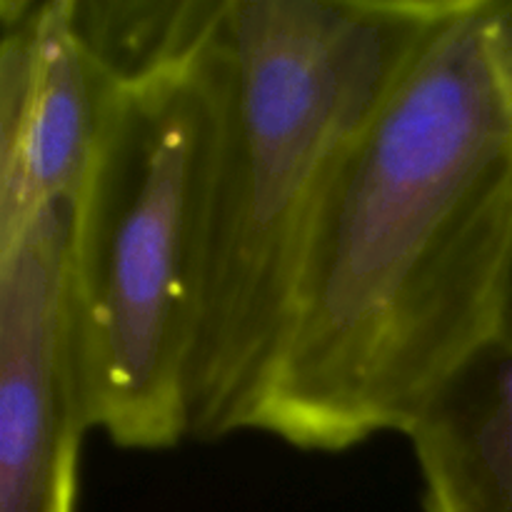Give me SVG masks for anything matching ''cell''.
<instances>
[{
    "label": "cell",
    "instance_id": "cell-8",
    "mask_svg": "<svg viewBox=\"0 0 512 512\" xmlns=\"http://www.w3.org/2000/svg\"><path fill=\"white\" fill-rule=\"evenodd\" d=\"M488 65L512 123V0H475Z\"/></svg>",
    "mask_w": 512,
    "mask_h": 512
},
{
    "label": "cell",
    "instance_id": "cell-4",
    "mask_svg": "<svg viewBox=\"0 0 512 512\" xmlns=\"http://www.w3.org/2000/svg\"><path fill=\"white\" fill-rule=\"evenodd\" d=\"M75 203L0 245V512H75L85 428L65 333Z\"/></svg>",
    "mask_w": 512,
    "mask_h": 512
},
{
    "label": "cell",
    "instance_id": "cell-2",
    "mask_svg": "<svg viewBox=\"0 0 512 512\" xmlns=\"http://www.w3.org/2000/svg\"><path fill=\"white\" fill-rule=\"evenodd\" d=\"M450 0H223L188 438L245 430L320 190Z\"/></svg>",
    "mask_w": 512,
    "mask_h": 512
},
{
    "label": "cell",
    "instance_id": "cell-1",
    "mask_svg": "<svg viewBox=\"0 0 512 512\" xmlns=\"http://www.w3.org/2000/svg\"><path fill=\"white\" fill-rule=\"evenodd\" d=\"M510 323L512 123L475 0H450L330 168L245 430L408 435Z\"/></svg>",
    "mask_w": 512,
    "mask_h": 512
},
{
    "label": "cell",
    "instance_id": "cell-7",
    "mask_svg": "<svg viewBox=\"0 0 512 512\" xmlns=\"http://www.w3.org/2000/svg\"><path fill=\"white\" fill-rule=\"evenodd\" d=\"M223 0H73L80 43L110 88L190 63Z\"/></svg>",
    "mask_w": 512,
    "mask_h": 512
},
{
    "label": "cell",
    "instance_id": "cell-6",
    "mask_svg": "<svg viewBox=\"0 0 512 512\" xmlns=\"http://www.w3.org/2000/svg\"><path fill=\"white\" fill-rule=\"evenodd\" d=\"M408 438L423 512H512V323L445 383Z\"/></svg>",
    "mask_w": 512,
    "mask_h": 512
},
{
    "label": "cell",
    "instance_id": "cell-5",
    "mask_svg": "<svg viewBox=\"0 0 512 512\" xmlns=\"http://www.w3.org/2000/svg\"><path fill=\"white\" fill-rule=\"evenodd\" d=\"M0 245L83 190L110 85L73 0H0Z\"/></svg>",
    "mask_w": 512,
    "mask_h": 512
},
{
    "label": "cell",
    "instance_id": "cell-3",
    "mask_svg": "<svg viewBox=\"0 0 512 512\" xmlns=\"http://www.w3.org/2000/svg\"><path fill=\"white\" fill-rule=\"evenodd\" d=\"M205 45L190 63L110 88L75 200L65 273L75 395L85 428L125 450L188 440L210 143Z\"/></svg>",
    "mask_w": 512,
    "mask_h": 512
}]
</instances>
